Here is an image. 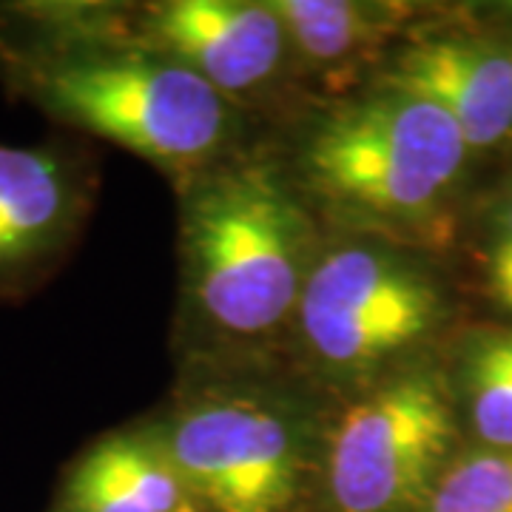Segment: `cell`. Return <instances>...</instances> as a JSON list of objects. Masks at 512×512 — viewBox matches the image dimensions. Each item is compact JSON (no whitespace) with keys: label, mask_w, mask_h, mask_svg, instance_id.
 Masks as SVG:
<instances>
[{"label":"cell","mask_w":512,"mask_h":512,"mask_svg":"<svg viewBox=\"0 0 512 512\" xmlns=\"http://www.w3.org/2000/svg\"><path fill=\"white\" fill-rule=\"evenodd\" d=\"M0 55H3V43H0Z\"/></svg>","instance_id":"cell-15"},{"label":"cell","mask_w":512,"mask_h":512,"mask_svg":"<svg viewBox=\"0 0 512 512\" xmlns=\"http://www.w3.org/2000/svg\"><path fill=\"white\" fill-rule=\"evenodd\" d=\"M148 35L165 57L200 74L222 97L268 83L285 57V26L271 3L171 0L148 12Z\"/></svg>","instance_id":"cell-7"},{"label":"cell","mask_w":512,"mask_h":512,"mask_svg":"<svg viewBox=\"0 0 512 512\" xmlns=\"http://www.w3.org/2000/svg\"><path fill=\"white\" fill-rule=\"evenodd\" d=\"M83 456L111 476L148 512H202L165 444L140 433H109Z\"/></svg>","instance_id":"cell-11"},{"label":"cell","mask_w":512,"mask_h":512,"mask_svg":"<svg viewBox=\"0 0 512 512\" xmlns=\"http://www.w3.org/2000/svg\"><path fill=\"white\" fill-rule=\"evenodd\" d=\"M382 86L439 106L470 151L512 134V49L467 35H430L393 57Z\"/></svg>","instance_id":"cell-8"},{"label":"cell","mask_w":512,"mask_h":512,"mask_svg":"<svg viewBox=\"0 0 512 512\" xmlns=\"http://www.w3.org/2000/svg\"><path fill=\"white\" fill-rule=\"evenodd\" d=\"M470 148L416 94L382 86L328 111L302 146V180L336 220L379 239L433 237Z\"/></svg>","instance_id":"cell-1"},{"label":"cell","mask_w":512,"mask_h":512,"mask_svg":"<svg viewBox=\"0 0 512 512\" xmlns=\"http://www.w3.org/2000/svg\"><path fill=\"white\" fill-rule=\"evenodd\" d=\"M296 313L319 365L336 376H370L430 336L441 296L396 248L348 242L313 262Z\"/></svg>","instance_id":"cell-4"},{"label":"cell","mask_w":512,"mask_h":512,"mask_svg":"<svg viewBox=\"0 0 512 512\" xmlns=\"http://www.w3.org/2000/svg\"><path fill=\"white\" fill-rule=\"evenodd\" d=\"M83 205L74 165L55 148L0 143V282L49 262Z\"/></svg>","instance_id":"cell-9"},{"label":"cell","mask_w":512,"mask_h":512,"mask_svg":"<svg viewBox=\"0 0 512 512\" xmlns=\"http://www.w3.org/2000/svg\"><path fill=\"white\" fill-rule=\"evenodd\" d=\"M421 512H512V450H476L447 464Z\"/></svg>","instance_id":"cell-13"},{"label":"cell","mask_w":512,"mask_h":512,"mask_svg":"<svg viewBox=\"0 0 512 512\" xmlns=\"http://www.w3.org/2000/svg\"><path fill=\"white\" fill-rule=\"evenodd\" d=\"M202 512H285L299 487V444L268 404L222 399L185 410L163 441Z\"/></svg>","instance_id":"cell-6"},{"label":"cell","mask_w":512,"mask_h":512,"mask_svg":"<svg viewBox=\"0 0 512 512\" xmlns=\"http://www.w3.org/2000/svg\"><path fill=\"white\" fill-rule=\"evenodd\" d=\"M271 9L293 52L316 69H333L362 55L387 32L390 18L384 6L350 0H274Z\"/></svg>","instance_id":"cell-10"},{"label":"cell","mask_w":512,"mask_h":512,"mask_svg":"<svg viewBox=\"0 0 512 512\" xmlns=\"http://www.w3.org/2000/svg\"><path fill=\"white\" fill-rule=\"evenodd\" d=\"M456 419L433 373L410 370L376 384L339 419L328 447L336 512L424 510L447 470Z\"/></svg>","instance_id":"cell-5"},{"label":"cell","mask_w":512,"mask_h":512,"mask_svg":"<svg viewBox=\"0 0 512 512\" xmlns=\"http://www.w3.org/2000/svg\"><path fill=\"white\" fill-rule=\"evenodd\" d=\"M188 288L202 316L231 336L274 333L311 276V222L271 165H228L185 208Z\"/></svg>","instance_id":"cell-2"},{"label":"cell","mask_w":512,"mask_h":512,"mask_svg":"<svg viewBox=\"0 0 512 512\" xmlns=\"http://www.w3.org/2000/svg\"><path fill=\"white\" fill-rule=\"evenodd\" d=\"M487 291L501 311L512 313V194L498 208L487 248Z\"/></svg>","instance_id":"cell-14"},{"label":"cell","mask_w":512,"mask_h":512,"mask_svg":"<svg viewBox=\"0 0 512 512\" xmlns=\"http://www.w3.org/2000/svg\"><path fill=\"white\" fill-rule=\"evenodd\" d=\"M464 396L478 439L512 450V333H498L467 356Z\"/></svg>","instance_id":"cell-12"},{"label":"cell","mask_w":512,"mask_h":512,"mask_svg":"<svg viewBox=\"0 0 512 512\" xmlns=\"http://www.w3.org/2000/svg\"><path fill=\"white\" fill-rule=\"evenodd\" d=\"M20 80L57 120L177 174L211 163L231 131L225 97L171 57L72 46L26 63Z\"/></svg>","instance_id":"cell-3"}]
</instances>
